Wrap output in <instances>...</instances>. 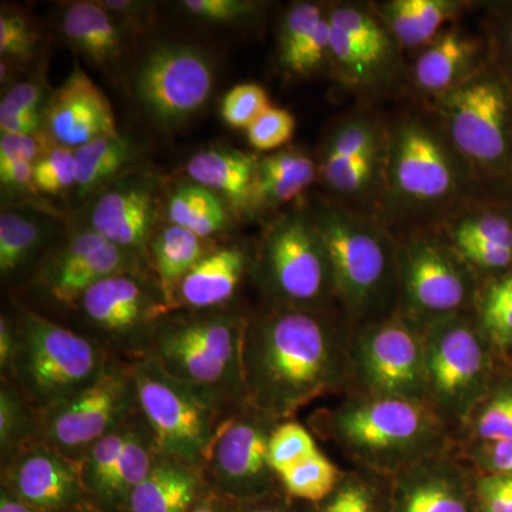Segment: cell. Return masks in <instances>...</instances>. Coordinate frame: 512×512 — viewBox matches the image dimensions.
Wrapping results in <instances>:
<instances>
[{"instance_id":"obj_1","label":"cell","mask_w":512,"mask_h":512,"mask_svg":"<svg viewBox=\"0 0 512 512\" xmlns=\"http://www.w3.org/2000/svg\"><path fill=\"white\" fill-rule=\"evenodd\" d=\"M350 339L330 311L272 305L248 316L245 403L281 423L353 382Z\"/></svg>"},{"instance_id":"obj_2","label":"cell","mask_w":512,"mask_h":512,"mask_svg":"<svg viewBox=\"0 0 512 512\" xmlns=\"http://www.w3.org/2000/svg\"><path fill=\"white\" fill-rule=\"evenodd\" d=\"M477 181L436 116L406 113L387 127L380 201V220L387 228L409 225L414 232L433 220L446 222L466 207Z\"/></svg>"},{"instance_id":"obj_3","label":"cell","mask_w":512,"mask_h":512,"mask_svg":"<svg viewBox=\"0 0 512 512\" xmlns=\"http://www.w3.org/2000/svg\"><path fill=\"white\" fill-rule=\"evenodd\" d=\"M309 212L328 248L336 298L350 322L357 328L399 311V247L386 224L340 202L319 201Z\"/></svg>"},{"instance_id":"obj_4","label":"cell","mask_w":512,"mask_h":512,"mask_svg":"<svg viewBox=\"0 0 512 512\" xmlns=\"http://www.w3.org/2000/svg\"><path fill=\"white\" fill-rule=\"evenodd\" d=\"M316 427L357 468L393 477L443 453L447 427L426 403L357 393L316 416Z\"/></svg>"},{"instance_id":"obj_5","label":"cell","mask_w":512,"mask_h":512,"mask_svg":"<svg viewBox=\"0 0 512 512\" xmlns=\"http://www.w3.org/2000/svg\"><path fill=\"white\" fill-rule=\"evenodd\" d=\"M247 319L228 308L168 313L154 328L143 357L174 379L207 390L232 406H242Z\"/></svg>"},{"instance_id":"obj_6","label":"cell","mask_w":512,"mask_h":512,"mask_svg":"<svg viewBox=\"0 0 512 512\" xmlns=\"http://www.w3.org/2000/svg\"><path fill=\"white\" fill-rule=\"evenodd\" d=\"M18 349L9 382L37 413L99 380L111 353L89 335L20 306L15 318Z\"/></svg>"},{"instance_id":"obj_7","label":"cell","mask_w":512,"mask_h":512,"mask_svg":"<svg viewBox=\"0 0 512 512\" xmlns=\"http://www.w3.org/2000/svg\"><path fill=\"white\" fill-rule=\"evenodd\" d=\"M434 116L478 177L512 173V83L488 63L456 89L433 99Z\"/></svg>"},{"instance_id":"obj_8","label":"cell","mask_w":512,"mask_h":512,"mask_svg":"<svg viewBox=\"0 0 512 512\" xmlns=\"http://www.w3.org/2000/svg\"><path fill=\"white\" fill-rule=\"evenodd\" d=\"M130 363L138 409L150 427L158 453L202 470L221 424L241 406L174 379L147 357Z\"/></svg>"},{"instance_id":"obj_9","label":"cell","mask_w":512,"mask_h":512,"mask_svg":"<svg viewBox=\"0 0 512 512\" xmlns=\"http://www.w3.org/2000/svg\"><path fill=\"white\" fill-rule=\"evenodd\" d=\"M256 272L272 305L330 311L338 301L328 248L309 211L286 212L269 225Z\"/></svg>"},{"instance_id":"obj_10","label":"cell","mask_w":512,"mask_h":512,"mask_svg":"<svg viewBox=\"0 0 512 512\" xmlns=\"http://www.w3.org/2000/svg\"><path fill=\"white\" fill-rule=\"evenodd\" d=\"M423 326L427 406L446 424L467 423L490 392L491 355L477 320L448 316Z\"/></svg>"},{"instance_id":"obj_11","label":"cell","mask_w":512,"mask_h":512,"mask_svg":"<svg viewBox=\"0 0 512 512\" xmlns=\"http://www.w3.org/2000/svg\"><path fill=\"white\" fill-rule=\"evenodd\" d=\"M399 247V311L420 325L466 315L478 299L477 274L446 237L410 232Z\"/></svg>"},{"instance_id":"obj_12","label":"cell","mask_w":512,"mask_h":512,"mask_svg":"<svg viewBox=\"0 0 512 512\" xmlns=\"http://www.w3.org/2000/svg\"><path fill=\"white\" fill-rule=\"evenodd\" d=\"M350 359L360 393L427 404L423 326L402 311L357 326L350 339Z\"/></svg>"},{"instance_id":"obj_13","label":"cell","mask_w":512,"mask_h":512,"mask_svg":"<svg viewBox=\"0 0 512 512\" xmlns=\"http://www.w3.org/2000/svg\"><path fill=\"white\" fill-rule=\"evenodd\" d=\"M136 412L138 400L131 363L113 356L99 380L37 413V439L63 456L80 461L97 441Z\"/></svg>"},{"instance_id":"obj_14","label":"cell","mask_w":512,"mask_h":512,"mask_svg":"<svg viewBox=\"0 0 512 512\" xmlns=\"http://www.w3.org/2000/svg\"><path fill=\"white\" fill-rule=\"evenodd\" d=\"M90 338L111 355L123 353L128 362L141 359L153 330L171 313L156 276L150 271L124 272L101 279L83 293L76 305Z\"/></svg>"},{"instance_id":"obj_15","label":"cell","mask_w":512,"mask_h":512,"mask_svg":"<svg viewBox=\"0 0 512 512\" xmlns=\"http://www.w3.org/2000/svg\"><path fill=\"white\" fill-rule=\"evenodd\" d=\"M330 56L333 76L346 90L359 94L389 92L402 80L403 49L366 3L329 6Z\"/></svg>"},{"instance_id":"obj_16","label":"cell","mask_w":512,"mask_h":512,"mask_svg":"<svg viewBox=\"0 0 512 512\" xmlns=\"http://www.w3.org/2000/svg\"><path fill=\"white\" fill-rule=\"evenodd\" d=\"M215 77V64L200 47L164 43L141 60L134 77V94L154 124L174 130L208 103Z\"/></svg>"},{"instance_id":"obj_17","label":"cell","mask_w":512,"mask_h":512,"mask_svg":"<svg viewBox=\"0 0 512 512\" xmlns=\"http://www.w3.org/2000/svg\"><path fill=\"white\" fill-rule=\"evenodd\" d=\"M276 421L254 407L234 410L221 424L202 473L221 493L252 501L268 497L279 484L269 464V441Z\"/></svg>"},{"instance_id":"obj_18","label":"cell","mask_w":512,"mask_h":512,"mask_svg":"<svg viewBox=\"0 0 512 512\" xmlns=\"http://www.w3.org/2000/svg\"><path fill=\"white\" fill-rule=\"evenodd\" d=\"M138 271H151L150 265L86 227L46 255L37 269L35 284L57 305L74 309L83 293L101 279Z\"/></svg>"},{"instance_id":"obj_19","label":"cell","mask_w":512,"mask_h":512,"mask_svg":"<svg viewBox=\"0 0 512 512\" xmlns=\"http://www.w3.org/2000/svg\"><path fill=\"white\" fill-rule=\"evenodd\" d=\"M2 467L3 487L37 512L66 511L87 494L80 461L40 440L20 448Z\"/></svg>"},{"instance_id":"obj_20","label":"cell","mask_w":512,"mask_h":512,"mask_svg":"<svg viewBox=\"0 0 512 512\" xmlns=\"http://www.w3.org/2000/svg\"><path fill=\"white\" fill-rule=\"evenodd\" d=\"M160 212L154 178L128 173L97 194L89 228L117 247L140 256L148 265V244Z\"/></svg>"},{"instance_id":"obj_21","label":"cell","mask_w":512,"mask_h":512,"mask_svg":"<svg viewBox=\"0 0 512 512\" xmlns=\"http://www.w3.org/2000/svg\"><path fill=\"white\" fill-rule=\"evenodd\" d=\"M43 133L55 146L73 151L96 138L120 134L110 100L77 62L47 100Z\"/></svg>"},{"instance_id":"obj_22","label":"cell","mask_w":512,"mask_h":512,"mask_svg":"<svg viewBox=\"0 0 512 512\" xmlns=\"http://www.w3.org/2000/svg\"><path fill=\"white\" fill-rule=\"evenodd\" d=\"M390 512H477L474 478L444 451L424 458L392 477Z\"/></svg>"},{"instance_id":"obj_23","label":"cell","mask_w":512,"mask_h":512,"mask_svg":"<svg viewBox=\"0 0 512 512\" xmlns=\"http://www.w3.org/2000/svg\"><path fill=\"white\" fill-rule=\"evenodd\" d=\"M444 237L481 274L512 269V214L493 207H464L444 222Z\"/></svg>"},{"instance_id":"obj_24","label":"cell","mask_w":512,"mask_h":512,"mask_svg":"<svg viewBox=\"0 0 512 512\" xmlns=\"http://www.w3.org/2000/svg\"><path fill=\"white\" fill-rule=\"evenodd\" d=\"M487 64L483 42L451 26L421 50L410 76L420 93L436 99L467 82Z\"/></svg>"},{"instance_id":"obj_25","label":"cell","mask_w":512,"mask_h":512,"mask_svg":"<svg viewBox=\"0 0 512 512\" xmlns=\"http://www.w3.org/2000/svg\"><path fill=\"white\" fill-rule=\"evenodd\" d=\"M251 259L239 244L217 247L185 276L173 298V312L225 309L237 295Z\"/></svg>"},{"instance_id":"obj_26","label":"cell","mask_w":512,"mask_h":512,"mask_svg":"<svg viewBox=\"0 0 512 512\" xmlns=\"http://www.w3.org/2000/svg\"><path fill=\"white\" fill-rule=\"evenodd\" d=\"M259 157L231 147L198 151L185 164L188 180L227 202L237 218L254 217V185Z\"/></svg>"},{"instance_id":"obj_27","label":"cell","mask_w":512,"mask_h":512,"mask_svg":"<svg viewBox=\"0 0 512 512\" xmlns=\"http://www.w3.org/2000/svg\"><path fill=\"white\" fill-rule=\"evenodd\" d=\"M59 29L74 52L106 72L126 55L128 32L100 2L67 3L60 15Z\"/></svg>"},{"instance_id":"obj_28","label":"cell","mask_w":512,"mask_h":512,"mask_svg":"<svg viewBox=\"0 0 512 512\" xmlns=\"http://www.w3.org/2000/svg\"><path fill=\"white\" fill-rule=\"evenodd\" d=\"M201 468L174 457L158 456L147 477L128 495V512H190L204 495Z\"/></svg>"},{"instance_id":"obj_29","label":"cell","mask_w":512,"mask_h":512,"mask_svg":"<svg viewBox=\"0 0 512 512\" xmlns=\"http://www.w3.org/2000/svg\"><path fill=\"white\" fill-rule=\"evenodd\" d=\"M318 178V161L298 148H284L259 157L254 185V215L276 210L295 200Z\"/></svg>"},{"instance_id":"obj_30","label":"cell","mask_w":512,"mask_h":512,"mask_svg":"<svg viewBox=\"0 0 512 512\" xmlns=\"http://www.w3.org/2000/svg\"><path fill=\"white\" fill-rule=\"evenodd\" d=\"M215 248L214 239L202 238L170 222L154 231L148 244V262L171 312L175 289Z\"/></svg>"},{"instance_id":"obj_31","label":"cell","mask_w":512,"mask_h":512,"mask_svg":"<svg viewBox=\"0 0 512 512\" xmlns=\"http://www.w3.org/2000/svg\"><path fill=\"white\" fill-rule=\"evenodd\" d=\"M456 0H390L375 6L400 47L424 49L433 43L464 9Z\"/></svg>"},{"instance_id":"obj_32","label":"cell","mask_w":512,"mask_h":512,"mask_svg":"<svg viewBox=\"0 0 512 512\" xmlns=\"http://www.w3.org/2000/svg\"><path fill=\"white\" fill-rule=\"evenodd\" d=\"M50 215L36 208L8 207L0 214V276L8 281L56 234Z\"/></svg>"},{"instance_id":"obj_33","label":"cell","mask_w":512,"mask_h":512,"mask_svg":"<svg viewBox=\"0 0 512 512\" xmlns=\"http://www.w3.org/2000/svg\"><path fill=\"white\" fill-rule=\"evenodd\" d=\"M74 157L77 165L74 195L77 200H84L99 194L124 175L133 173L131 168L137 164L140 151L133 140L120 133L90 141L74 150Z\"/></svg>"},{"instance_id":"obj_34","label":"cell","mask_w":512,"mask_h":512,"mask_svg":"<svg viewBox=\"0 0 512 512\" xmlns=\"http://www.w3.org/2000/svg\"><path fill=\"white\" fill-rule=\"evenodd\" d=\"M165 214L170 224L208 239L228 232L237 218L215 192L191 180L174 188L165 205Z\"/></svg>"},{"instance_id":"obj_35","label":"cell","mask_w":512,"mask_h":512,"mask_svg":"<svg viewBox=\"0 0 512 512\" xmlns=\"http://www.w3.org/2000/svg\"><path fill=\"white\" fill-rule=\"evenodd\" d=\"M387 147V127L369 113H356L339 121L326 137L318 161V173L380 153Z\"/></svg>"},{"instance_id":"obj_36","label":"cell","mask_w":512,"mask_h":512,"mask_svg":"<svg viewBox=\"0 0 512 512\" xmlns=\"http://www.w3.org/2000/svg\"><path fill=\"white\" fill-rule=\"evenodd\" d=\"M158 456L160 453L156 441L140 413L133 433L121 451L119 461L96 500L107 507H124L128 495L147 477Z\"/></svg>"},{"instance_id":"obj_37","label":"cell","mask_w":512,"mask_h":512,"mask_svg":"<svg viewBox=\"0 0 512 512\" xmlns=\"http://www.w3.org/2000/svg\"><path fill=\"white\" fill-rule=\"evenodd\" d=\"M390 493L392 477L356 468L343 473L336 490L316 504V512H390Z\"/></svg>"},{"instance_id":"obj_38","label":"cell","mask_w":512,"mask_h":512,"mask_svg":"<svg viewBox=\"0 0 512 512\" xmlns=\"http://www.w3.org/2000/svg\"><path fill=\"white\" fill-rule=\"evenodd\" d=\"M39 434V416L18 387L9 380L0 384V457L5 464Z\"/></svg>"},{"instance_id":"obj_39","label":"cell","mask_w":512,"mask_h":512,"mask_svg":"<svg viewBox=\"0 0 512 512\" xmlns=\"http://www.w3.org/2000/svg\"><path fill=\"white\" fill-rule=\"evenodd\" d=\"M342 477L339 467L318 450L279 474L278 480L288 497L316 505L336 490Z\"/></svg>"},{"instance_id":"obj_40","label":"cell","mask_w":512,"mask_h":512,"mask_svg":"<svg viewBox=\"0 0 512 512\" xmlns=\"http://www.w3.org/2000/svg\"><path fill=\"white\" fill-rule=\"evenodd\" d=\"M478 325L497 348L512 346V269L488 284L477 299Z\"/></svg>"},{"instance_id":"obj_41","label":"cell","mask_w":512,"mask_h":512,"mask_svg":"<svg viewBox=\"0 0 512 512\" xmlns=\"http://www.w3.org/2000/svg\"><path fill=\"white\" fill-rule=\"evenodd\" d=\"M328 9L329 6L320 3L298 2L286 10L278 42V63L285 73L289 72L296 57L301 55Z\"/></svg>"},{"instance_id":"obj_42","label":"cell","mask_w":512,"mask_h":512,"mask_svg":"<svg viewBox=\"0 0 512 512\" xmlns=\"http://www.w3.org/2000/svg\"><path fill=\"white\" fill-rule=\"evenodd\" d=\"M467 423L477 443L512 440V383L491 386Z\"/></svg>"},{"instance_id":"obj_43","label":"cell","mask_w":512,"mask_h":512,"mask_svg":"<svg viewBox=\"0 0 512 512\" xmlns=\"http://www.w3.org/2000/svg\"><path fill=\"white\" fill-rule=\"evenodd\" d=\"M318 450L315 437L302 424L293 420L281 421L276 424L269 441V464L279 477Z\"/></svg>"},{"instance_id":"obj_44","label":"cell","mask_w":512,"mask_h":512,"mask_svg":"<svg viewBox=\"0 0 512 512\" xmlns=\"http://www.w3.org/2000/svg\"><path fill=\"white\" fill-rule=\"evenodd\" d=\"M35 184L39 194L63 195L76 190L77 165L74 151L55 146L35 164Z\"/></svg>"},{"instance_id":"obj_45","label":"cell","mask_w":512,"mask_h":512,"mask_svg":"<svg viewBox=\"0 0 512 512\" xmlns=\"http://www.w3.org/2000/svg\"><path fill=\"white\" fill-rule=\"evenodd\" d=\"M39 35L28 19L3 6L0 12V56L13 64L29 63L36 55Z\"/></svg>"},{"instance_id":"obj_46","label":"cell","mask_w":512,"mask_h":512,"mask_svg":"<svg viewBox=\"0 0 512 512\" xmlns=\"http://www.w3.org/2000/svg\"><path fill=\"white\" fill-rule=\"evenodd\" d=\"M271 107L264 87L255 83L232 87L221 103V117L229 127L247 130L264 111Z\"/></svg>"},{"instance_id":"obj_47","label":"cell","mask_w":512,"mask_h":512,"mask_svg":"<svg viewBox=\"0 0 512 512\" xmlns=\"http://www.w3.org/2000/svg\"><path fill=\"white\" fill-rule=\"evenodd\" d=\"M295 117L291 111L269 107L247 128L249 144L258 151H272L284 147L295 134Z\"/></svg>"},{"instance_id":"obj_48","label":"cell","mask_w":512,"mask_h":512,"mask_svg":"<svg viewBox=\"0 0 512 512\" xmlns=\"http://www.w3.org/2000/svg\"><path fill=\"white\" fill-rule=\"evenodd\" d=\"M180 8L200 22L231 25L254 18L262 6L251 0H184Z\"/></svg>"},{"instance_id":"obj_49","label":"cell","mask_w":512,"mask_h":512,"mask_svg":"<svg viewBox=\"0 0 512 512\" xmlns=\"http://www.w3.org/2000/svg\"><path fill=\"white\" fill-rule=\"evenodd\" d=\"M50 94L45 80L40 77L13 84L0 101V119L19 114L43 113Z\"/></svg>"},{"instance_id":"obj_50","label":"cell","mask_w":512,"mask_h":512,"mask_svg":"<svg viewBox=\"0 0 512 512\" xmlns=\"http://www.w3.org/2000/svg\"><path fill=\"white\" fill-rule=\"evenodd\" d=\"M474 494L477 512H512V477L481 473Z\"/></svg>"},{"instance_id":"obj_51","label":"cell","mask_w":512,"mask_h":512,"mask_svg":"<svg viewBox=\"0 0 512 512\" xmlns=\"http://www.w3.org/2000/svg\"><path fill=\"white\" fill-rule=\"evenodd\" d=\"M53 146L46 134H0V164L33 163Z\"/></svg>"},{"instance_id":"obj_52","label":"cell","mask_w":512,"mask_h":512,"mask_svg":"<svg viewBox=\"0 0 512 512\" xmlns=\"http://www.w3.org/2000/svg\"><path fill=\"white\" fill-rule=\"evenodd\" d=\"M473 451L484 474L512 477V440L478 443Z\"/></svg>"},{"instance_id":"obj_53","label":"cell","mask_w":512,"mask_h":512,"mask_svg":"<svg viewBox=\"0 0 512 512\" xmlns=\"http://www.w3.org/2000/svg\"><path fill=\"white\" fill-rule=\"evenodd\" d=\"M100 5L114 16L127 32L146 28L153 10V3L138 0H100Z\"/></svg>"},{"instance_id":"obj_54","label":"cell","mask_w":512,"mask_h":512,"mask_svg":"<svg viewBox=\"0 0 512 512\" xmlns=\"http://www.w3.org/2000/svg\"><path fill=\"white\" fill-rule=\"evenodd\" d=\"M0 185L2 191L10 195L39 194L35 184V164H0Z\"/></svg>"},{"instance_id":"obj_55","label":"cell","mask_w":512,"mask_h":512,"mask_svg":"<svg viewBox=\"0 0 512 512\" xmlns=\"http://www.w3.org/2000/svg\"><path fill=\"white\" fill-rule=\"evenodd\" d=\"M18 349V335H16L15 319L2 315L0 318V372L2 380L9 379Z\"/></svg>"},{"instance_id":"obj_56","label":"cell","mask_w":512,"mask_h":512,"mask_svg":"<svg viewBox=\"0 0 512 512\" xmlns=\"http://www.w3.org/2000/svg\"><path fill=\"white\" fill-rule=\"evenodd\" d=\"M43 131V113L19 114L0 119V134L33 136Z\"/></svg>"},{"instance_id":"obj_57","label":"cell","mask_w":512,"mask_h":512,"mask_svg":"<svg viewBox=\"0 0 512 512\" xmlns=\"http://www.w3.org/2000/svg\"><path fill=\"white\" fill-rule=\"evenodd\" d=\"M0 512H37L30 508L29 505L22 503L18 500L10 491L2 487V493H0Z\"/></svg>"},{"instance_id":"obj_58","label":"cell","mask_w":512,"mask_h":512,"mask_svg":"<svg viewBox=\"0 0 512 512\" xmlns=\"http://www.w3.org/2000/svg\"><path fill=\"white\" fill-rule=\"evenodd\" d=\"M261 500V498H259ZM259 500H252V504L244 507L241 512H291L288 507L279 503H261Z\"/></svg>"},{"instance_id":"obj_59","label":"cell","mask_w":512,"mask_h":512,"mask_svg":"<svg viewBox=\"0 0 512 512\" xmlns=\"http://www.w3.org/2000/svg\"><path fill=\"white\" fill-rule=\"evenodd\" d=\"M190 512H222L215 495H202Z\"/></svg>"},{"instance_id":"obj_60","label":"cell","mask_w":512,"mask_h":512,"mask_svg":"<svg viewBox=\"0 0 512 512\" xmlns=\"http://www.w3.org/2000/svg\"><path fill=\"white\" fill-rule=\"evenodd\" d=\"M505 46H507L508 57L512 62V26L508 29L507 36H505Z\"/></svg>"}]
</instances>
